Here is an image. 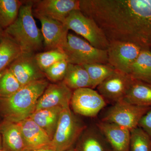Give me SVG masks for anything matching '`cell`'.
<instances>
[{
    "label": "cell",
    "instance_id": "obj_12",
    "mask_svg": "<svg viewBox=\"0 0 151 151\" xmlns=\"http://www.w3.org/2000/svg\"><path fill=\"white\" fill-rule=\"evenodd\" d=\"M35 55L22 53L8 67L22 86L46 78L36 61Z\"/></svg>",
    "mask_w": 151,
    "mask_h": 151
},
{
    "label": "cell",
    "instance_id": "obj_3",
    "mask_svg": "<svg viewBox=\"0 0 151 151\" xmlns=\"http://www.w3.org/2000/svg\"><path fill=\"white\" fill-rule=\"evenodd\" d=\"M86 127L71 110L70 105L63 108L51 145L55 151H66L73 147Z\"/></svg>",
    "mask_w": 151,
    "mask_h": 151
},
{
    "label": "cell",
    "instance_id": "obj_22",
    "mask_svg": "<svg viewBox=\"0 0 151 151\" xmlns=\"http://www.w3.org/2000/svg\"><path fill=\"white\" fill-rule=\"evenodd\" d=\"M22 53L18 45L4 35L0 41V73L8 68Z\"/></svg>",
    "mask_w": 151,
    "mask_h": 151
},
{
    "label": "cell",
    "instance_id": "obj_23",
    "mask_svg": "<svg viewBox=\"0 0 151 151\" xmlns=\"http://www.w3.org/2000/svg\"><path fill=\"white\" fill-rule=\"evenodd\" d=\"M23 2L19 0H0V28L6 29L15 21Z\"/></svg>",
    "mask_w": 151,
    "mask_h": 151
},
{
    "label": "cell",
    "instance_id": "obj_25",
    "mask_svg": "<svg viewBox=\"0 0 151 151\" xmlns=\"http://www.w3.org/2000/svg\"><path fill=\"white\" fill-rule=\"evenodd\" d=\"M22 86L9 68L0 73V98L10 97Z\"/></svg>",
    "mask_w": 151,
    "mask_h": 151
},
{
    "label": "cell",
    "instance_id": "obj_29",
    "mask_svg": "<svg viewBox=\"0 0 151 151\" xmlns=\"http://www.w3.org/2000/svg\"><path fill=\"white\" fill-rule=\"evenodd\" d=\"M138 127L144 130L151 139V108L141 119Z\"/></svg>",
    "mask_w": 151,
    "mask_h": 151
},
{
    "label": "cell",
    "instance_id": "obj_20",
    "mask_svg": "<svg viewBox=\"0 0 151 151\" xmlns=\"http://www.w3.org/2000/svg\"><path fill=\"white\" fill-rule=\"evenodd\" d=\"M63 81L71 90L92 87L89 75L83 65L68 63Z\"/></svg>",
    "mask_w": 151,
    "mask_h": 151
},
{
    "label": "cell",
    "instance_id": "obj_26",
    "mask_svg": "<svg viewBox=\"0 0 151 151\" xmlns=\"http://www.w3.org/2000/svg\"><path fill=\"white\" fill-rule=\"evenodd\" d=\"M36 61L43 72L56 63L67 60L64 50L61 49L51 50L35 55Z\"/></svg>",
    "mask_w": 151,
    "mask_h": 151
},
{
    "label": "cell",
    "instance_id": "obj_28",
    "mask_svg": "<svg viewBox=\"0 0 151 151\" xmlns=\"http://www.w3.org/2000/svg\"><path fill=\"white\" fill-rule=\"evenodd\" d=\"M68 64L67 60H60L46 69L44 71V73L46 78L52 82H60L64 79Z\"/></svg>",
    "mask_w": 151,
    "mask_h": 151
},
{
    "label": "cell",
    "instance_id": "obj_9",
    "mask_svg": "<svg viewBox=\"0 0 151 151\" xmlns=\"http://www.w3.org/2000/svg\"><path fill=\"white\" fill-rule=\"evenodd\" d=\"M134 79L128 73L116 70L97 86L105 100L114 103L125 99Z\"/></svg>",
    "mask_w": 151,
    "mask_h": 151
},
{
    "label": "cell",
    "instance_id": "obj_10",
    "mask_svg": "<svg viewBox=\"0 0 151 151\" xmlns=\"http://www.w3.org/2000/svg\"><path fill=\"white\" fill-rule=\"evenodd\" d=\"M78 9L79 0L33 1L34 15L43 16L62 23L71 12Z\"/></svg>",
    "mask_w": 151,
    "mask_h": 151
},
{
    "label": "cell",
    "instance_id": "obj_18",
    "mask_svg": "<svg viewBox=\"0 0 151 151\" xmlns=\"http://www.w3.org/2000/svg\"><path fill=\"white\" fill-rule=\"evenodd\" d=\"M62 109L60 107L40 109L35 111L29 117L46 132L52 141Z\"/></svg>",
    "mask_w": 151,
    "mask_h": 151
},
{
    "label": "cell",
    "instance_id": "obj_32",
    "mask_svg": "<svg viewBox=\"0 0 151 151\" xmlns=\"http://www.w3.org/2000/svg\"><path fill=\"white\" fill-rule=\"evenodd\" d=\"M0 149H2V147L1 137V133H0Z\"/></svg>",
    "mask_w": 151,
    "mask_h": 151
},
{
    "label": "cell",
    "instance_id": "obj_17",
    "mask_svg": "<svg viewBox=\"0 0 151 151\" xmlns=\"http://www.w3.org/2000/svg\"><path fill=\"white\" fill-rule=\"evenodd\" d=\"M76 143V151H112L98 129L86 128Z\"/></svg>",
    "mask_w": 151,
    "mask_h": 151
},
{
    "label": "cell",
    "instance_id": "obj_27",
    "mask_svg": "<svg viewBox=\"0 0 151 151\" xmlns=\"http://www.w3.org/2000/svg\"><path fill=\"white\" fill-rule=\"evenodd\" d=\"M129 151H151V139L144 130L137 127L130 131Z\"/></svg>",
    "mask_w": 151,
    "mask_h": 151
},
{
    "label": "cell",
    "instance_id": "obj_13",
    "mask_svg": "<svg viewBox=\"0 0 151 151\" xmlns=\"http://www.w3.org/2000/svg\"><path fill=\"white\" fill-rule=\"evenodd\" d=\"M73 91L63 81L49 84L39 98L35 111L45 108L70 105Z\"/></svg>",
    "mask_w": 151,
    "mask_h": 151
},
{
    "label": "cell",
    "instance_id": "obj_1",
    "mask_svg": "<svg viewBox=\"0 0 151 151\" xmlns=\"http://www.w3.org/2000/svg\"><path fill=\"white\" fill-rule=\"evenodd\" d=\"M49 84L46 78L22 86L6 98H0V114L4 120L19 123L35 111L39 98Z\"/></svg>",
    "mask_w": 151,
    "mask_h": 151
},
{
    "label": "cell",
    "instance_id": "obj_14",
    "mask_svg": "<svg viewBox=\"0 0 151 151\" xmlns=\"http://www.w3.org/2000/svg\"><path fill=\"white\" fill-rule=\"evenodd\" d=\"M112 151H129L130 131L113 123L102 122L97 124Z\"/></svg>",
    "mask_w": 151,
    "mask_h": 151
},
{
    "label": "cell",
    "instance_id": "obj_7",
    "mask_svg": "<svg viewBox=\"0 0 151 151\" xmlns=\"http://www.w3.org/2000/svg\"><path fill=\"white\" fill-rule=\"evenodd\" d=\"M106 105V100L99 92L90 88L73 91L70 104L73 113L88 117L97 116Z\"/></svg>",
    "mask_w": 151,
    "mask_h": 151
},
{
    "label": "cell",
    "instance_id": "obj_8",
    "mask_svg": "<svg viewBox=\"0 0 151 151\" xmlns=\"http://www.w3.org/2000/svg\"><path fill=\"white\" fill-rule=\"evenodd\" d=\"M142 49L127 42L110 41L107 50L108 63L116 70L129 74L130 68Z\"/></svg>",
    "mask_w": 151,
    "mask_h": 151
},
{
    "label": "cell",
    "instance_id": "obj_24",
    "mask_svg": "<svg viewBox=\"0 0 151 151\" xmlns=\"http://www.w3.org/2000/svg\"><path fill=\"white\" fill-rule=\"evenodd\" d=\"M83 66L88 73L92 89L97 87L116 70L109 63H94Z\"/></svg>",
    "mask_w": 151,
    "mask_h": 151
},
{
    "label": "cell",
    "instance_id": "obj_21",
    "mask_svg": "<svg viewBox=\"0 0 151 151\" xmlns=\"http://www.w3.org/2000/svg\"><path fill=\"white\" fill-rule=\"evenodd\" d=\"M133 79L151 83V51L142 49L130 68Z\"/></svg>",
    "mask_w": 151,
    "mask_h": 151
},
{
    "label": "cell",
    "instance_id": "obj_5",
    "mask_svg": "<svg viewBox=\"0 0 151 151\" xmlns=\"http://www.w3.org/2000/svg\"><path fill=\"white\" fill-rule=\"evenodd\" d=\"M68 63L81 65L108 63L107 50L92 46L85 39L68 33L67 43L63 48Z\"/></svg>",
    "mask_w": 151,
    "mask_h": 151
},
{
    "label": "cell",
    "instance_id": "obj_6",
    "mask_svg": "<svg viewBox=\"0 0 151 151\" xmlns=\"http://www.w3.org/2000/svg\"><path fill=\"white\" fill-rule=\"evenodd\" d=\"M151 108L134 105L124 99L114 103L101 121L117 124L131 131L138 127L141 119Z\"/></svg>",
    "mask_w": 151,
    "mask_h": 151
},
{
    "label": "cell",
    "instance_id": "obj_31",
    "mask_svg": "<svg viewBox=\"0 0 151 151\" xmlns=\"http://www.w3.org/2000/svg\"><path fill=\"white\" fill-rule=\"evenodd\" d=\"M4 36V31L2 29L0 28V41H1V40L2 39L3 37Z\"/></svg>",
    "mask_w": 151,
    "mask_h": 151
},
{
    "label": "cell",
    "instance_id": "obj_2",
    "mask_svg": "<svg viewBox=\"0 0 151 151\" xmlns=\"http://www.w3.org/2000/svg\"><path fill=\"white\" fill-rule=\"evenodd\" d=\"M33 1L23 2L15 21L4 30V35L18 45L22 53L35 54L43 46V38L33 17Z\"/></svg>",
    "mask_w": 151,
    "mask_h": 151
},
{
    "label": "cell",
    "instance_id": "obj_16",
    "mask_svg": "<svg viewBox=\"0 0 151 151\" xmlns=\"http://www.w3.org/2000/svg\"><path fill=\"white\" fill-rule=\"evenodd\" d=\"M2 147L5 151H22L24 141L18 123L4 120L0 124Z\"/></svg>",
    "mask_w": 151,
    "mask_h": 151
},
{
    "label": "cell",
    "instance_id": "obj_4",
    "mask_svg": "<svg viewBox=\"0 0 151 151\" xmlns=\"http://www.w3.org/2000/svg\"><path fill=\"white\" fill-rule=\"evenodd\" d=\"M68 30L81 36L92 46L99 49L107 50L110 41L97 24L80 11L71 12L63 22Z\"/></svg>",
    "mask_w": 151,
    "mask_h": 151
},
{
    "label": "cell",
    "instance_id": "obj_19",
    "mask_svg": "<svg viewBox=\"0 0 151 151\" xmlns=\"http://www.w3.org/2000/svg\"><path fill=\"white\" fill-rule=\"evenodd\" d=\"M124 99L134 105L151 108V83L134 79Z\"/></svg>",
    "mask_w": 151,
    "mask_h": 151
},
{
    "label": "cell",
    "instance_id": "obj_34",
    "mask_svg": "<svg viewBox=\"0 0 151 151\" xmlns=\"http://www.w3.org/2000/svg\"><path fill=\"white\" fill-rule=\"evenodd\" d=\"M0 151H5L3 149H0Z\"/></svg>",
    "mask_w": 151,
    "mask_h": 151
},
{
    "label": "cell",
    "instance_id": "obj_33",
    "mask_svg": "<svg viewBox=\"0 0 151 151\" xmlns=\"http://www.w3.org/2000/svg\"><path fill=\"white\" fill-rule=\"evenodd\" d=\"M66 151H76V150H75V149L74 148H70V149H69V150H68Z\"/></svg>",
    "mask_w": 151,
    "mask_h": 151
},
{
    "label": "cell",
    "instance_id": "obj_30",
    "mask_svg": "<svg viewBox=\"0 0 151 151\" xmlns=\"http://www.w3.org/2000/svg\"><path fill=\"white\" fill-rule=\"evenodd\" d=\"M22 151H55V149L51 144L47 145L35 149L25 148Z\"/></svg>",
    "mask_w": 151,
    "mask_h": 151
},
{
    "label": "cell",
    "instance_id": "obj_11",
    "mask_svg": "<svg viewBox=\"0 0 151 151\" xmlns=\"http://www.w3.org/2000/svg\"><path fill=\"white\" fill-rule=\"evenodd\" d=\"M35 15L41 24L43 46L46 51L56 49L63 50L67 43L69 30L60 22L43 16Z\"/></svg>",
    "mask_w": 151,
    "mask_h": 151
},
{
    "label": "cell",
    "instance_id": "obj_15",
    "mask_svg": "<svg viewBox=\"0 0 151 151\" xmlns=\"http://www.w3.org/2000/svg\"><path fill=\"white\" fill-rule=\"evenodd\" d=\"M25 148L35 149L51 144L46 132L30 117L19 122Z\"/></svg>",
    "mask_w": 151,
    "mask_h": 151
}]
</instances>
